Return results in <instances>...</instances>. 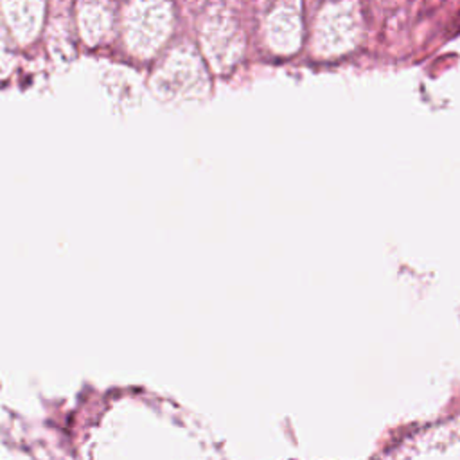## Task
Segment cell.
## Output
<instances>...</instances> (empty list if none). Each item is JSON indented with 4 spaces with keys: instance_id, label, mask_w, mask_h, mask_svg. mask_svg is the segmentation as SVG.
<instances>
[{
    "instance_id": "cell-1",
    "label": "cell",
    "mask_w": 460,
    "mask_h": 460,
    "mask_svg": "<svg viewBox=\"0 0 460 460\" xmlns=\"http://www.w3.org/2000/svg\"><path fill=\"white\" fill-rule=\"evenodd\" d=\"M352 9H356L354 4H338L329 7L331 16H323V20H327L329 27H334V29L320 32V41H331L327 50L341 52V50H347L350 45H354V40L358 36L359 18Z\"/></svg>"
}]
</instances>
